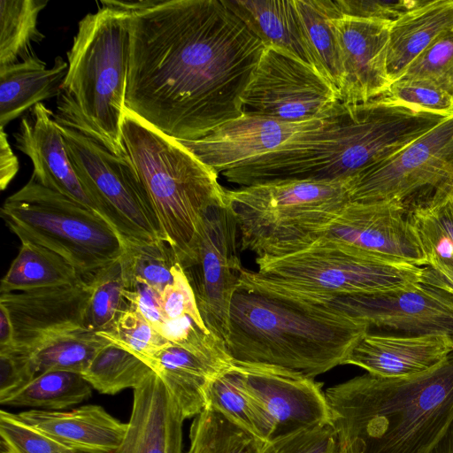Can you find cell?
Segmentation results:
<instances>
[{
  "label": "cell",
  "mask_w": 453,
  "mask_h": 453,
  "mask_svg": "<svg viewBox=\"0 0 453 453\" xmlns=\"http://www.w3.org/2000/svg\"><path fill=\"white\" fill-rule=\"evenodd\" d=\"M0 215L20 242L54 251L85 280L120 259L126 250L124 239L105 219L32 176L6 198Z\"/></svg>",
  "instance_id": "cell-8"
},
{
  "label": "cell",
  "mask_w": 453,
  "mask_h": 453,
  "mask_svg": "<svg viewBox=\"0 0 453 453\" xmlns=\"http://www.w3.org/2000/svg\"><path fill=\"white\" fill-rule=\"evenodd\" d=\"M205 397V407L219 411L264 441L273 439L272 425L249 393L234 362L211 381Z\"/></svg>",
  "instance_id": "cell-30"
},
{
  "label": "cell",
  "mask_w": 453,
  "mask_h": 453,
  "mask_svg": "<svg viewBox=\"0 0 453 453\" xmlns=\"http://www.w3.org/2000/svg\"><path fill=\"white\" fill-rule=\"evenodd\" d=\"M453 29V0H423L390 27L388 69L392 83L442 34Z\"/></svg>",
  "instance_id": "cell-24"
},
{
  "label": "cell",
  "mask_w": 453,
  "mask_h": 453,
  "mask_svg": "<svg viewBox=\"0 0 453 453\" xmlns=\"http://www.w3.org/2000/svg\"><path fill=\"white\" fill-rule=\"evenodd\" d=\"M102 6L78 23L66 52L68 70L57 96L56 122L126 157L122 120L129 61V12L121 1Z\"/></svg>",
  "instance_id": "cell-5"
},
{
  "label": "cell",
  "mask_w": 453,
  "mask_h": 453,
  "mask_svg": "<svg viewBox=\"0 0 453 453\" xmlns=\"http://www.w3.org/2000/svg\"><path fill=\"white\" fill-rule=\"evenodd\" d=\"M88 281L90 296L85 312V327L96 333L108 331L131 306L123 293L125 283L120 259L98 271Z\"/></svg>",
  "instance_id": "cell-37"
},
{
  "label": "cell",
  "mask_w": 453,
  "mask_h": 453,
  "mask_svg": "<svg viewBox=\"0 0 453 453\" xmlns=\"http://www.w3.org/2000/svg\"><path fill=\"white\" fill-rule=\"evenodd\" d=\"M97 334L133 353L150 366L155 356L171 345L132 305L110 330Z\"/></svg>",
  "instance_id": "cell-39"
},
{
  "label": "cell",
  "mask_w": 453,
  "mask_h": 453,
  "mask_svg": "<svg viewBox=\"0 0 453 453\" xmlns=\"http://www.w3.org/2000/svg\"><path fill=\"white\" fill-rule=\"evenodd\" d=\"M89 296L88 280L73 286L2 294L0 304L7 310L14 328L13 346L29 352L52 335L86 328Z\"/></svg>",
  "instance_id": "cell-18"
},
{
  "label": "cell",
  "mask_w": 453,
  "mask_h": 453,
  "mask_svg": "<svg viewBox=\"0 0 453 453\" xmlns=\"http://www.w3.org/2000/svg\"><path fill=\"white\" fill-rule=\"evenodd\" d=\"M91 386L81 374L49 371L37 374L18 390L0 398L3 405L63 411L88 400Z\"/></svg>",
  "instance_id": "cell-31"
},
{
  "label": "cell",
  "mask_w": 453,
  "mask_h": 453,
  "mask_svg": "<svg viewBox=\"0 0 453 453\" xmlns=\"http://www.w3.org/2000/svg\"><path fill=\"white\" fill-rule=\"evenodd\" d=\"M232 365L233 360L209 358L171 344L155 356L150 367L161 377L185 418H189L205 408L211 381Z\"/></svg>",
  "instance_id": "cell-26"
},
{
  "label": "cell",
  "mask_w": 453,
  "mask_h": 453,
  "mask_svg": "<svg viewBox=\"0 0 453 453\" xmlns=\"http://www.w3.org/2000/svg\"><path fill=\"white\" fill-rule=\"evenodd\" d=\"M243 268L238 289L297 297L330 298L402 289L420 282L422 268L379 260L350 249L315 244Z\"/></svg>",
  "instance_id": "cell-7"
},
{
  "label": "cell",
  "mask_w": 453,
  "mask_h": 453,
  "mask_svg": "<svg viewBox=\"0 0 453 453\" xmlns=\"http://www.w3.org/2000/svg\"><path fill=\"white\" fill-rule=\"evenodd\" d=\"M13 137L16 149L32 162L34 179L102 216L72 165L51 110L37 104L23 116Z\"/></svg>",
  "instance_id": "cell-20"
},
{
  "label": "cell",
  "mask_w": 453,
  "mask_h": 453,
  "mask_svg": "<svg viewBox=\"0 0 453 453\" xmlns=\"http://www.w3.org/2000/svg\"><path fill=\"white\" fill-rule=\"evenodd\" d=\"M153 370L128 350L110 342L95 356L81 374L102 394L115 395L136 388Z\"/></svg>",
  "instance_id": "cell-36"
},
{
  "label": "cell",
  "mask_w": 453,
  "mask_h": 453,
  "mask_svg": "<svg viewBox=\"0 0 453 453\" xmlns=\"http://www.w3.org/2000/svg\"><path fill=\"white\" fill-rule=\"evenodd\" d=\"M351 179L288 180L226 189V203L240 232L241 251L307 219L341 211L349 199Z\"/></svg>",
  "instance_id": "cell-11"
},
{
  "label": "cell",
  "mask_w": 453,
  "mask_h": 453,
  "mask_svg": "<svg viewBox=\"0 0 453 453\" xmlns=\"http://www.w3.org/2000/svg\"><path fill=\"white\" fill-rule=\"evenodd\" d=\"M71 453H77V452H71Z\"/></svg>",
  "instance_id": "cell-53"
},
{
  "label": "cell",
  "mask_w": 453,
  "mask_h": 453,
  "mask_svg": "<svg viewBox=\"0 0 453 453\" xmlns=\"http://www.w3.org/2000/svg\"><path fill=\"white\" fill-rule=\"evenodd\" d=\"M121 3L129 12L126 110L177 141L242 115L265 44L224 0Z\"/></svg>",
  "instance_id": "cell-1"
},
{
  "label": "cell",
  "mask_w": 453,
  "mask_h": 453,
  "mask_svg": "<svg viewBox=\"0 0 453 453\" xmlns=\"http://www.w3.org/2000/svg\"><path fill=\"white\" fill-rule=\"evenodd\" d=\"M392 23L344 14L333 19L342 103H367L383 96L390 88L388 49Z\"/></svg>",
  "instance_id": "cell-17"
},
{
  "label": "cell",
  "mask_w": 453,
  "mask_h": 453,
  "mask_svg": "<svg viewBox=\"0 0 453 453\" xmlns=\"http://www.w3.org/2000/svg\"><path fill=\"white\" fill-rule=\"evenodd\" d=\"M445 119L380 97L357 104L341 102L322 125L220 174L240 187L351 179L395 154Z\"/></svg>",
  "instance_id": "cell-2"
},
{
  "label": "cell",
  "mask_w": 453,
  "mask_h": 453,
  "mask_svg": "<svg viewBox=\"0 0 453 453\" xmlns=\"http://www.w3.org/2000/svg\"><path fill=\"white\" fill-rule=\"evenodd\" d=\"M68 63L58 56L50 68L35 52L18 63L0 66V127L44 100L58 96Z\"/></svg>",
  "instance_id": "cell-25"
},
{
  "label": "cell",
  "mask_w": 453,
  "mask_h": 453,
  "mask_svg": "<svg viewBox=\"0 0 453 453\" xmlns=\"http://www.w3.org/2000/svg\"><path fill=\"white\" fill-rule=\"evenodd\" d=\"M35 376L28 351L16 346L0 349V398L22 388Z\"/></svg>",
  "instance_id": "cell-45"
},
{
  "label": "cell",
  "mask_w": 453,
  "mask_h": 453,
  "mask_svg": "<svg viewBox=\"0 0 453 453\" xmlns=\"http://www.w3.org/2000/svg\"><path fill=\"white\" fill-rule=\"evenodd\" d=\"M236 219L226 203L207 212L194 261L184 273L194 291L202 319L225 344L230 309L244 266Z\"/></svg>",
  "instance_id": "cell-14"
},
{
  "label": "cell",
  "mask_w": 453,
  "mask_h": 453,
  "mask_svg": "<svg viewBox=\"0 0 453 453\" xmlns=\"http://www.w3.org/2000/svg\"><path fill=\"white\" fill-rule=\"evenodd\" d=\"M111 342L86 328L52 335L29 351L36 375L49 371L82 374L95 356Z\"/></svg>",
  "instance_id": "cell-32"
},
{
  "label": "cell",
  "mask_w": 453,
  "mask_h": 453,
  "mask_svg": "<svg viewBox=\"0 0 453 453\" xmlns=\"http://www.w3.org/2000/svg\"><path fill=\"white\" fill-rule=\"evenodd\" d=\"M295 4L318 70L340 89L341 65L333 27V19L342 14L337 2L295 0Z\"/></svg>",
  "instance_id": "cell-33"
},
{
  "label": "cell",
  "mask_w": 453,
  "mask_h": 453,
  "mask_svg": "<svg viewBox=\"0 0 453 453\" xmlns=\"http://www.w3.org/2000/svg\"><path fill=\"white\" fill-rule=\"evenodd\" d=\"M189 440L187 453H262L265 442L209 407L195 417Z\"/></svg>",
  "instance_id": "cell-35"
},
{
  "label": "cell",
  "mask_w": 453,
  "mask_h": 453,
  "mask_svg": "<svg viewBox=\"0 0 453 453\" xmlns=\"http://www.w3.org/2000/svg\"><path fill=\"white\" fill-rule=\"evenodd\" d=\"M420 281L453 294V267L439 264L423 266Z\"/></svg>",
  "instance_id": "cell-49"
},
{
  "label": "cell",
  "mask_w": 453,
  "mask_h": 453,
  "mask_svg": "<svg viewBox=\"0 0 453 453\" xmlns=\"http://www.w3.org/2000/svg\"><path fill=\"white\" fill-rule=\"evenodd\" d=\"M14 328L5 307L0 304V349L14 345Z\"/></svg>",
  "instance_id": "cell-50"
},
{
  "label": "cell",
  "mask_w": 453,
  "mask_h": 453,
  "mask_svg": "<svg viewBox=\"0 0 453 453\" xmlns=\"http://www.w3.org/2000/svg\"><path fill=\"white\" fill-rule=\"evenodd\" d=\"M122 140L150 198L164 242L184 268L196 254L209 210L226 203L219 174L180 142L125 110Z\"/></svg>",
  "instance_id": "cell-6"
},
{
  "label": "cell",
  "mask_w": 453,
  "mask_h": 453,
  "mask_svg": "<svg viewBox=\"0 0 453 453\" xmlns=\"http://www.w3.org/2000/svg\"><path fill=\"white\" fill-rule=\"evenodd\" d=\"M380 98L416 111L448 118L453 115V98L434 83L401 78Z\"/></svg>",
  "instance_id": "cell-40"
},
{
  "label": "cell",
  "mask_w": 453,
  "mask_h": 453,
  "mask_svg": "<svg viewBox=\"0 0 453 453\" xmlns=\"http://www.w3.org/2000/svg\"><path fill=\"white\" fill-rule=\"evenodd\" d=\"M313 304L388 334L453 339V294L421 281L388 292L318 299Z\"/></svg>",
  "instance_id": "cell-15"
},
{
  "label": "cell",
  "mask_w": 453,
  "mask_h": 453,
  "mask_svg": "<svg viewBox=\"0 0 453 453\" xmlns=\"http://www.w3.org/2000/svg\"><path fill=\"white\" fill-rule=\"evenodd\" d=\"M315 244L341 246L390 263L419 267L427 264L403 203L349 202L338 212L281 233L268 252L280 257Z\"/></svg>",
  "instance_id": "cell-9"
},
{
  "label": "cell",
  "mask_w": 453,
  "mask_h": 453,
  "mask_svg": "<svg viewBox=\"0 0 453 453\" xmlns=\"http://www.w3.org/2000/svg\"><path fill=\"white\" fill-rule=\"evenodd\" d=\"M273 427V438L330 423L322 384L281 367L233 361Z\"/></svg>",
  "instance_id": "cell-16"
},
{
  "label": "cell",
  "mask_w": 453,
  "mask_h": 453,
  "mask_svg": "<svg viewBox=\"0 0 453 453\" xmlns=\"http://www.w3.org/2000/svg\"><path fill=\"white\" fill-rule=\"evenodd\" d=\"M327 117L288 122L264 116L242 115L199 140L178 142L220 174L226 169L273 151L303 131L322 125Z\"/></svg>",
  "instance_id": "cell-19"
},
{
  "label": "cell",
  "mask_w": 453,
  "mask_h": 453,
  "mask_svg": "<svg viewBox=\"0 0 453 453\" xmlns=\"http://www.w3.org/2000/svg\"><path fill=\"white\" fill-rule=\"evenodd\" d=\"M0 441L1 453L75 452L4 410L0 411Z\"/></svg>",
  "instance_id": "cell-42"
},
{
  "label": "cell",
  "mask_w": 453,
  "mask_h": 453,
  "mask_svg": "<svg viewBox=\"0 0 453 453\" xmlns=\"http://www.w3.org/2000/svg\"><path fill=\"white\" fill-rule=\"evenodd\" d=\"M423 0H336L341 13L394 22Z\"/></svg>",
  "instance_id": "cell-46"
},
{
  "label": "cell",
  "mask_w": 453,
  "mask_h": 453,
  "mask_svg": "<svg viewBox=\"0 0 453 453\" xmlns=\"http://www.w3.org/2000/svg\"><path fill=\"white\" fill-rule=\"evenodd\" d=\"M337 87L315 66L265 46L242 96V115L303 122L329 116L341 103Z\"/></svg>",
  "instance_id": "cell-12"
},
{
  "label": "cell",
  "mask_w": 453,
  "mask_h": 453,
  "mask_svg": "<svg viewBox=\"0 0 453 453\" xmlns=\"http://www.w3.org/2000/svg\"><path fill=\"white\" fill-rule=\"evenodd\" d=\"M19 416L33 427L77 453H115L127 423L100 405H82L71 411L32 409Z\"/></svg>",
  "instance_id": "cell-23"
},
{
  "label": "cell",
  "mask_w": 453,
  "mask_h": 453,
  "mask_svg": "<svg viewBox=\"0 0 453 453\" xmlns=\"http://www.w3.org/2000/svg\"><path fill=\"white\" fill-rule=\"evenodd\" d=\"M224 3L265 46L280 48L317 68L295 0H224Z\"/></svg>",
  "instance_id": "cell-27"
},
{
  "label": "cell",
  "mask_w": 453,
  "mask_h": 453,
  "mask_svg": "<svg viewBox=\"0 0 453 453\" xmlns=\"http://www.w3.org/2000/svg\"><path fill=\"white\" fill-rule=\"evenodd\" d=\"M83 280L58 254L38 244L21 242L18 255L1 280L0 294L73 286Z\"/></svg>",
  "instance_id": "cell-29"
},
{
  "label": "cell",
  "mask_w": 453,
  "mask_h": 453,
  "mask_svg": "<svg viewBox=\"0 0 453 453\" xmlns=\"http://www.w3.org/2000/svg\"><path fill=\"white\" fill-rule=\"evenodd\" d=\"M325 396L338 453H427L453 420V353L422 375L367 372Z\"/></svg>",
  "instance_id": "cell-3"
},
{
  "label": "cell",
  "mask_w": 453,
  "mask_h": 453,
  "mask_svg": "<svg viewBox=\"0 0 453 453\" xmlns=\"http://www.w3.org/2000/svg\"><path fill=\"white\" fill-rule=\"evenodd\" d=\"M453 184V115L349 181L350 202L405 203Z\"/></svg>",
  "instance_id": "cell-13"
},
{
  "label": "cell",
  "mask_w": 453,
  "mask_h": 453,
  "mask_svg": "<svg viewBox=\"0 0 453 453\" xmlns=\"http://www.w3.org/2000/svg\"><path fill=\"white\" fill-rule=\"evenodd\" d=\"M369 330L365 324L282 296L238 289L226 346L234 362L273 365L315 378L344 365Z\"/></svg>",
  "instance_id": "cell-4"
},
{
  "label": "cell",
  "mask_w": 453,
  "mask_h": 453,
  "mask_svg": "<svg viewBox=\"0 0 453 453\" xmlns=\"http://www.w3.org/2000/svg\"><path fill=\"white\" fill-rule=\"evenodd\" d=\"M120 262L125 285L142 282L161 293L173 281V269L178 260L165 242L126 243Z\"/></svg>",
  "instance_id": "cell-38"
},
{
  "label": "cell",
  "mask_w": 453,
  "mask_h": 453,
  "mask_svg": "<svg viewBox=\"0 0 453 453\" xmlns=\"http://www.w3.org/2000/svg\"><path fill=\"white\" fill-rule=\"evenodd\" d=\"M453 353V339L444 334L406 335L368 331L344 365L383 378H411L440 366Z\"/></svg>",
  "instance_id": "cell-21"
},
{
  "label": "cell",
  "mask_w": 453,
  "mask_h": 453,
  "mask_svg": "<svg viewBox=\"0 0 453 453\" xmlns=\"http://www.w3.org/2000/svg\"><path fill=\"white\" fill-rule=\"evenodd\" d=\"M402 78L430 81L453 98V29L439 36Z\"/></svg>",
  "instance_id": "cell-41"
},
{
  "label": "cell",
  "mask_w": 453,
  "mask_h": 453,
  "mask_svg": "<svg viewBox=\"0 0 453 453\" xmlns=\"http://www.w3.org/2000/svg\"><path fill=\"white\" fill-rule=\"evenodd\" d=\"M125 436L115 453H182L185 417L154 371L133 389Z\"/></svg>",
  "instance_id": "cell-22"
},
{
  "label": "cell",
  "mask_w": 453,
  "mask_h": 453,
  "mask_svg": "<svg viewBox=\"0 0 453 453\" xmlns=\"http://www.w3.org/2000/svg\"><path fill=\"white\" fill-rule=\"evenodd\" d=\"M427 453H453V420Z\"/></svg>",
  "instance_id": "cell-51"
},
{
  "label": "cell",
  "mask_w": 453,
  "mask_h": 453,
  "mask_svg": "<svg viewBox=\"0 0 453 453\" xmlns=\"http://www.w3.org/2000/svg\"><path fill=\"white\" fill-rule=\"evenodd\" d=\"M449 187L421 193L405 203L426 265L453 267V194Z\"/></svg>",
  "instance_id": "cell-28"
},
{
  "label": "cell",
  "mask_w": 453,
  "mask_h": 453,
  "mask_svg": "<svg viewBox=\"0 0 453 453\" xmlns=\"http://www.w3.org/2000/svg\"><path fill=\"white\" fill-rule=\"evenodd\" d=\"M59 128L80 180L125 242H165L149 194L129 157L114 155L73 128Z\"/></svg>",
  "instance_id": "cell-10"
},
{
  "label": "cell",
  "mask_w": 453,
  "mask_h": 453,
  "mask_svg": "<svg viewBox=\"0 0 453 453\" xmlns=\"http://www.w3.org/2000/svg\"><path fill=\"white\" fill-rule=\"evenodd\" d=\"M0 128V188L4 190L16 176L19 165L4 128Z\"/></svg>",
  "instance_id": "cell-48"
},
{
  "label": "cell",
  "mask_w": 453,
  "mask_h": 453,
  "mask_svg": "<svg viewBox=\"0 0 453 453\" xmlns=\"http://www.w3.org/2000/svg\"><path fill=\"white\" fill-rule=\"evenodd\" d=\"M262 453H338L337 439L326 423L265 441Z\"/></svg>",
  "instance_id": "cell-43"
},
{
  "label": "cell",
  "mask_w": 453,
  "mask_h": 453,
  "mask_svg": "<svg viewBox=\"0 0 453 453\" xmlns=\"http://www.w3.org/2000/svg\"><path fill=\"white\" fill-rule=\"evenodd\" d=\"M46 0L0 1V66L9 65L30 57L33 42L44 38L38 28V17Z\"/></svg>",
  "instance_id": "cell-34"
},
{
  "label": "cell",
  "mask_w": 453,
  "mask_h": 453,
  "mask_svg": "<svg viewBox=\"0 0 453 453\" xmlns=\"http://www.w3.org/2000/svg\"><path fill=\"white\" fill-rule=\"evenodd\" d=\"M173 279L161 292V307L165 320L189 316L203 321L194 291L181 265L177 262L173 269Z\"/></svg>",
  "instance_id": "cell-44"
},
{
  "label": "cell",
  "mask_w": 453,
  "mask_h": 453,
  "mask_svg": "<svg viewBox=\"0 0 453 453\" xmlns=\"http://www.w3.org/2000/svg\"><path fill=\"white\" fill-rule=\"evenodd\" d=\"M449 188H450V190H451V192L453 194V184H451Z\"/></svg>",
  "instance_id": "cell-52"
},
{
  "label": "cell",
  "mask_w": 453,
  "mask_h": 453,
  "mask_svg": "<svg viewBox=\"0 0 453 453\" xmlns=\"http://www.w3.org/2000/svg\"><path fill=\"white\" fill-rule=\"evenodd\" d=\"M123 293L130 304L158 332L165 322L161 307V293L142 282L125 285Z\"/></svg>",
  "instance_id": "cell-47"
}]
</instances>
